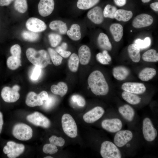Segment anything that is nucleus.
Wrapping results in <instances>:
<instances>
[{
	"mask_svg": "<svg viewBox=\"0 0 158 158\" xmlns=\"http://www.w3.org/2000/svg\"><path fill=\"white\" fill-rule=\"evenodd\" d=\"M42 150L45 153L53 154L56 153L58 150L56 145L50 143L44 145Z\"/></svg>",
	"mask_w": 158,
	"mask_h": 158,
	"instance_id": "obj_41",
	"label": "nucleus"
},
{
	"mask_svg": "<svg viewBox=\"0 0 158 158\" xmlns=\"http://www.w3.org/2000/svg\"><path fill=\"white\" fill-rule=\"evenodd\" d=\"M44 158H53V157L50 156H47L44 157Z\"/></svg>",
	"mask_w": 158,
	"mask_h": 158,
	"instance_id": "obj_56",
	"label": "nucleus"
},
{
	"mask_svg": "<svg viewBox=\"0 0 158 158\" xmlns=\"http://www.w3.org/2000/svg\"><path fill=\"white\" fill-rule=\"evenodd\" d=\"M10 51L12 56L20 59L21 49L19 45L15 44L12 46L10 49Z\"/></svg>",
	"mask_w": 158,
	"mask_h": 158,
	"instance_id": "obj_44",
	"label": "nucleus"
},
{
	"mask_svg": "<svg viewBox=\"0 0 158 158\" xmlns=\"http://www.w3.org/2000/svg\"><path fill=\"white\" fill-rule=\"evenodd\" d=\"M140 49L135 43L131 44L128 48L129 56L132 60L135 63L138 62L140 59Z\"/></svg>",
	"mask_w": 158,
	"mask_h": 158,
	"instance_id": "obj_22",
	"label": "nucleus"
},
{
	"mask_svg": "<svg viewBox=\"0 0 158 158\" xmlns=\"http://www.w3.org/2000/svg\"><path fill=\"white\" fill-rule=\"evenodd\" d=\"M87 83L92 92L97 95H105L108 93L109 87L101 72L95 70L89 75Z\"/></svg>",
	"mask_w": 158,
	"mask_h": 158,
	"instance_id": "obj_1",
	"label": "nucleus"
},
{
	"mask_svg": "<svg viewBox=\"0 0 158 158\" xmlns=\"http://www.w3.org/2000/svg\"><path fill=\"white\" fill-rule=\"evenodd\" d=\"M97 42L99 47L104 50L109 51L112 49V46L108 36L103 33L99 34Z\"/></svg>",
	"mask_w": 158,
	"mask_h": 158,
	"instance_id": "obj_25",
	"label": "nucleus"
},
{
	"mask_svg": "<svg viewBox=\"0 0 158 158\" xmlns=\"http://www.w3.org/2000/svg\"><path fill=\"white\" fill-rule=\"evenodd\" d=\"M49 55L54 65L56 66L60 65L62 62L63 58L53 49L49 48L48 49Z\"/></svg>",
	"mask_w": 158,
	"mask_h": 158,
	"instance_id": "obj_34",
	"label": "nucleus"
},
{
	"mask_svg": "<svg viewBox=\"0 0 158 158\" xmlns=\"http://www.w3.org/2000/svg\"><path fill=\"white\" fill-rule=\"evenodd\" d=\"M25 25L29 31L35 32H42L47 28V25L43 21L35 17H31L28 19Z\"/></svg>",
	"mask_w": 158,
	"mask_h": 158,
	"instance_id": "obj_14",
	"label": "nucleus"
},
{
	"mask_svg": "<svg viewBox=\"0 0 158 158\" xmlns=\"http://www.w3.org/2000/svg\"><path fill=\"white\" fill-rule=\"evenodd\" d=\"M78 57L79 62L82 65H86L89 62L91 57V52L87 46H81L78 50Z\"/></svg>",
	"mask_w": 158,
	"mask_h": 158,
	"instance_id": "obj_18",
	"label": "nucleus"
},
{
	"mask_svg": "<svg viewBox=\"0 0 158 158\" xmlns=\"http://www.w3.org/2000/svg\"><path fill=\"white\" fill-rule=\"evenodd\" d=\"M153 17L150 15L142 13L137 16L132 23L133 26L136 28H140L149 26L153 23Z\"/></svg>",
	"mask_w": 158,
	"mask_h": 158,
	"instance_id": "obj_15",
	"label": "nucleus"
},
{
	"mask_svg": "<svg viewBox=\"0 0 158 158\" xmlns=\"http://www.w3.org/2000/svg\"><path fill=\"white\" fill-rule=\"evenodd\" d=\"M142 60L146 62H154L158 61V53L154 49H149L142 55Z\"/></svg>",
	"mask_w": 158,
	"mask_h": 158,
	"instance_id": "obj_31",
	"label": "nucleus"
},
{
	"mask_svg": "<svg viewBox=\"0 0 158 158\" xmlns=\"http://www.w3.org/2000/svg\"><path fill=\"white\" fill-rule=\"evenodd\" d=\"M151 40L149 37H146L144 40L137 39L135 41V43L137 44L140 49H143L149 47L150 44Z\"/></svg>",
	"mask_w": 158,
	"mask_h": 158,
	"instance_id": "obj_40",
	"label": "nucleus"
},
{
	"mask_svg": "<svg viewBox=\"0 0 158 158\" xmlns=\"http://www.w3.org/2000/svg\"><path fill=\"white\" fill-rule=\"evenodd\" d=\"M12 133L16 139L20 140L26 141L32 138L33 131L32 128L28 125L23 123H19L13 127Z\"/></svg>",
	"mask_w": 158,
	"mask_h": 158,
	"instance_id": "obj_5",
	"label": "nucleus"
},
{
	"mask_svg": "<svg viewBox=\"0 0 158 158\" xmlns=\"http://www.w3.org/2000/svg\"><path fill=\"white\" fill-rule=\"evenodd\" d=\"M14 7L17 11L20 13H25L28 9V5L26 0H15Z\"/></svg>",
	"mask_w": 158,
	"mask_h": 158,
	"instance_id": "obj_37",
	"label": "nucleus"
},
{
	"mask_svg": "<svg viewBox=\"0 0 158 158\" xmlns=\"http://www.w3.org/2000/svg\"><path fill=\"white\" fill-rule=\"evenodd\" d=\"M62 128L64 133L72 138L77 135L78 129L76 123L73 117L69 114H64L61 118Z\"/></svg>",
	"mask_w": 158,
	"mask_h": 158,
	"instance_id": "obj_4",
	"label": "nucleus"
},
{
	"mask_svg": "<svg viewBox=\"0 0 158 158\" xmlns=\"http://www.w3.org/2000/svg\"><path fill=\"white\" fill-rule=\"evenodd\" d=\"M109 29L114 40L116 42L120 41L123 35L122 25L119 23H113L110 25Z\"/></svg>",
	"mask_w": 158,
	"mask_h": 158,
	"instance_id": "obj_23",
	"label": "nucleus"
},
{
	"mask_svg": "<svg viewBox=\"0 0 158 158\" xmlns=\"http://www.w3.org/2000/svg\"><path fill=\"white\" fill-rule=\"evenodd\" d=\"M50 28L54 30H58L61 34H65L67 31L66 24L60 20H55L51 22L49 25Z\"/></svg>",
	"mask_w": 158,
	"mask_h": 158,
	"instance_id": "obj_30",
	"label": "nucleus"
},
{
	"mask_svg": "<svg viewBox=\"0 0 158 158\" xmlns=\"http://www.w3.org/2000/svg\"><path fill=\"white\" fill-rule=\"evenodd\" d=\"M41 73V68L35 66L33 68L31 74L30 78L33 80H36L38 79L39 78Z\"/></svg>",
	"mask_w": 158,
	"mask_h": 158,
	"instance_id": "obj_45",
	"label": "nucleus"
},
{
	"mask_svg": "<svg viewBox=\"0 0 158 158\" xmlns=\"http://www.w3.org/2000/svg\"><path fill=\"white\" fill-rule=\"evenodd\" d=\"M3 123L4 121L3 114L0 111V134L1 133L2 129Z\"/></svg>",
	"mask_w": 158,
	"mask_h": 158,
	"instance_id": "obj_54",
	"label": "nucleus"
},
{
	"mask_svg": "<svg viewBox=\"0 0 158 158\" xmlns=\"http://www.w3.org/2000/svg\"><path fill=\"white\" fill-rule=\"evenodd\" d=\"M26 54L28 60L35 66L44 68L50 63L49 55L44 50L37 51L32 48H29L27 50Z\"/></svg>",
	"mask_w": 158,
	"mask_h": 158,
	"instance_id": "obj_2",
	"label": "nucleus"
},
{
	"mask_svg": "<svg viewBox=\"0 0 158 158\" xmlns=\"http://www.w3.org/2000/svg\"><path fill=\"white\" fill-rule=\"evenodd\" d=\"M130 73V70L128 68L123 66H116L112 69L113 77L119 81L125 80L129 75Z\"/></svg>",
	"mask_w": 158,
	"mask_h": 158,
	"instance_id": "obj_19",
	"label": "nucleus"
},
{
	"mask_svg": "<svg viewBox=\"0 0 158 158\" xmlns=\"http://www.w3.org/2000/svg\"><path fill=\"white\" fill-rule=\"evenodd\" d=\"M67 34L68 37L74 41H78L81 37L80 26L77 24H72L70 29L67 31Z\"/></svg>",
	"mask_w": 158,
	"mask_h": 158,
	"instance_id": "obj_26",
	"label": "nucleus"
},
{
	"mask_svg": "<svg viewBox=\"0 0 158 158\" xmlns=\"http://www.w3.org/2000/svg\"><path fill=\"white\" fill-rule=\"evenodd\" d=\"M100 154L103 158H121V153L118 147L112 142L105 141L101 144Z\"/></svg>",
	"mask_w": 158,
	"mask_h": 158,
	"instance_id": "obj_3",
	"label": "nucleus"
},
{
	"mask_svg": "<svg viewBox=\"0 0 158 158\" xmlns=\"http://www.w3.org/2000/svg\"><path fill=\"white\" fill-rule=\"evenodd\" d=\"M133 137V134L131 131L128 130H120L115 135L114 143L118 147H122L130 141Z\"/></svg>",
	"mask_w": 158,
	"mask_h": 158,
	"instance_id": "obj_10",
	"label": "nucleus"
},
{
	"mask_svg": "<svg viewBox=\"0 0 158 158\" xmlns=\"http://www.w3.org/2000/svg\"><path fill=\"white\" fill-rule=\"evenodd\" d=\"M121 88L124 91L136 95L142 94L146 90L145 85L142 83L139 82H125L122 84Z\"/></svg>",
	"mask_w": 158,
	"mask_h": 158,
	"instance_id": "obj_13",
	"label": "nucleus"
},
{
	"mask_svg": "<svg viewBox=\"0 0 158 158\" xmlns=\"http://www.w3.org/2000/svg\"><path fill=\"white\" fill-rule=\"evenodd\" d=\"M105 112L104 109L100 106H97L86 113L83 116V119L87 123H93L99 119Z\"/></svg>",
	"mask_w": 158,
	"mask_h": 158,
	"instance_id": "obj_12",
	"label": "nucleus"
},
{
	"mask_svg": "<svg viewBox=\"0 0 158 158\" xmlns=\"http://www.w3.org/2000/svg\"><path fill=\"white\" fill-rule=\"evenodd\" d=\"M87 16L89 19L96 24H101L104 20L103 12L102 8L99 6H95L89 10Z\"/></svg>",
	"mask_w": 158,
	"mask_h": 158,
	"instance_id": "obj_17",
	"label": "nucleus"
},
{
	"mask_svg": "<svg viewBox=\"0 0 158 158\" xmlns=\"http://www.w3.org/2000/svg\"><path fill=\"white\" fill-rule=\"evenodd\" d=\"M119 113L127 121H132L134 118L135 112L134 109L130 105L125 104L120 106L118 108Z\"/></svg>",
	"mask_w": 158,
	"mask_h": 158,
	"instance_id": "obj_20",
	"label": "nucleus"
},
{
	"mask_svg": "<svg viewBox=\"0 0 158 158\" xmlns=\"http://www.w3.org/2000/svg\"><path fill=\"white\" fill-rule=\"evenodd\" d=\"M79 63L78 56L75 53H73L68 61V67L70 71L73 72H76L78 69Z\"/></svg>",
	"mask_w": 158,
	"mask_h": 158,
	"instance_id": "obj_32",
	"label": "nucleus"
},
{
	"mask_svg": "<svg viewBox=\"0 0 158 158\" xmlns=\"http://www.w3.org/2000/svg\"><path fill=\"white\" fill-rule=\"evenodd\" d=\"M15 0H0V6H8Z\"/></svg>",
	"mask_w": 158,
	"mask_h": 158,
	"instance_id": "obj_51",
	"label": "nucleus"
},
{
	"mask_svg": "<svg viewBox=\"0 0 158 158\" xmlns=\"http://www.w3.org/2000/svg\"><path fill=\"white\" fill-rule=\"evenodd\" d=\"M151 0H142V1L143 3H147L149 2Z\"/></svg>",
	"mask_w": 158,
	"mask_h": 158,
	"instance_id": "obj_55",
	"label": "nucleus"
},
{
	"mask_svg": "<svg viewBox=\"0 0 158 158\" xmlns=\"http://www.w3.org/2000/svg\"><path fill=\"white\" fill-rule=\"evenodd\" d=\"M101 126L106 131L111 133H115L121 130L123 124L120 119L114 118L103 120L102 122Z\"/></svg>",
	"mask_w": 158,
	"mask_h": 158,
	"instance_id": "obj_11",
	"label": "nucleus"
},
{
	"mask_svg": "<svg viewBox=\"0 0 158 158\" xmlns=\"http://www.w3.org/2000/svg\"><path fill=\"white\" fill-rule=\"evenodd\" d=\"M26 118L29 122L36 126L47 128L51 125L49 119L39 112L36 111L28 115Z\"/></svg>",
	"mask_w": 158,
	"mask_h": 158,
	"instance_id": "obj_9",
	"label": "nucleus"
},
{
	"mask_svg": "<svg viewBox=\"0 0 158 158\" xmlns=\"http://www.w3.org/2000/svg\"><path fill=\"white\" fill-rule=\"evenodd\" d=\"M51 90L53 94L63 97L67 93L68 87L65 83L60 82L57 85H52L51 87Z\"/></svg>",
	"mask_w": 158,
	"mask_h": 158,
	"instance_id": "obj_27",
	"label": "nucleus"
},
{
	"mask_svg": "<svg viewBox=\"0 0 158 158\" xmlns=\"http://www.w3.org/2000/svg\"><path fill=\"white\" fill-rule=\"evenodd\" d=\"M96 58L97 61L103 65H107L109 62L105 59L102 53L99 52L96 55Z\"/></svg>",
	"mask_w": 158,
	"mask_h": 158,
	"instance_id": "obj_48",
	"label": "nucleus"
},
{
	"mask_svg": "<svg viewBox=\"0 0 158 158\" xmlns=\"http://www.w3.org/2000/svg\"><path fill=\"white\" fill-rule=\"evenodd\" d=\"M133 13L129 11L122 9L117 10L114 16V18L119 21L127 22L132 17Z\"/></svg>",
	"mask_w": 158,
	"mask_h": 158,
	"instance_id": "obj_28",
	"label": "nucleus"
},
{
	"mask_svg": "<svg viewBox=\"0 0 158 158\" xmlns=\"http://www.w3.org/2000/svg\"><path fill=\"white\" fill-rule=\"evenodd\" d=\"M55 99L53 96H49L48 99L45 101L44 103H43V108L46 109H50L54 105L55 103Z\"/></svg>",
	"mask_w": 158,
	"mask_h": 158,
	"instance_id": "obj_46",
	"label": "nucleus"
},
{
	"mask_svg": "<svg viewBox=\"0 0 158 158\" xmlns=\"http://www.w3.org/2000/svg\"><path fill=\"white\" fill-rule=\"evenodd\" d=\"M25 103L27 106L33 107L42 105L44 102L38 95L34 92H30L26 96Z\"/></svg>",
	"mask_w": 158,
	"mask_h": 158,
	"instance_id": "obj_21",
	"label": "nucleus"
},
{
	"mask_svg": "<svg viewBox=\"0 0 158 158\" xmlns=\"http://www.w3.org/2000/svg\"><path fill=\"white\" fill-rule=\"evenodd\" d=\"M103 56L106 60L109 62H110L111 60V58L107 50H104L102 53Z\"/></svg>",
	"mask_w": 158,
	"mask_h": 158,
	"instance_id": "obj_50",
	"label": "nucleus"
},
{
	"mask_svg": "<svg viewBox=\"0 0 158 158\" xmlns=\"http://www.w3.org/2000/svg\"><path fill=\"white\" fill-rule=\"evenodd\" d=\"M142 132L145 139L148 142L153 141L157 137V130L148 117L145 118L143 120Z\"/></svg>",
	"mask_w": 158,
	"mask_h": 158,
	"instance_id": "obj_6",
	"label": "nucleus"
},
{
	"mask_svg": "<svg viewBox=\"0 0 158 158\" xmlns=\"http://www.w3.org/2000/svg\"><path fill=\"white\" fill-rule=\"evenodd\" d=\"M51 143L59 147H62L65 143V140L61 137H58L56 135H52L49 139Z\"/></svg>",
	"mask_w": 158,
	"mask_h": 158,
	"instance_id": "obj_42",
	"label": "nucleus"
},
{
	"mask_svg": "<svg viewBox=\"0 0 158 158\" xmlns=\"http://www.w3.org/2000/svg\"><path fill=\"white\" fill-rule=\"evenodd\" d=\"M38 95L43 101H45L47 100L49 96L47 92L45 91H42L38 94Z\"/></svg>",
	"mask_w": 158,
	"mask_h": 158,
	"instance_id": "obj_49",
	"label": "nucleus"
},
{
	"mask_svg": "<svg viewBox=\"0 0 158 158\" xmlns=\"http://www.w3.org/2000/svg\"><path fill=\"white\" fill-rule=\"evenodd\" d=\"M117 10L115 6L107 4L105 7L103 11L104 16L105 18H114V14Z\"/></svg>",
	"mask_w": 158,
	"mask_h": 158,
	"instance_id": "obj_38",
	"label": "nucleus"
},
{
	"mask_svg": "<svg viewBox=\"0 0 158 158\" xmlns=\"http://www.w3.org/2000/svg\"><path fill=\"white\" fill-rule=\"evenodd\" d=\"M123 99L128 103L132 105H136L141 102V98L136 94L124 91L121 94Z\"/></svg>",
	"mask_w": 158,
	"mask_h": 158,
	"instance_id": "obj_29",
	"label": "nucleus"
},
{
	"mask_svg": "<svg viewBox=\"0 0 158 158\" xmlns=\"http://www.w3.org/2000/svg\"><path fill=\"white\" fill-rule=\"evenodd\" d=\"M71 98L72 101L76 103L79 106L83 107L86 104V101L84 98L80 95H73L72 96Z\"/></svg>",
	"mask_w": 158,
	"mask_h": 158,
	"instance_id": "obj_43",
	"label": "nucleus"
},
{
	"mask_svg": "<svg viewBox=\"0 0 158 158\" xmlns=\"http://www.w3.org/2000/svg\"><path fill=\"white\" fill-rule=\"evenodd\" d=\"M100 0H78L77 3L78 8L80 9L87 10L97 4Z\"/></svg>",
	"mask_w": 158,
	"mask_h": 158,
	"instance_id": "obj_33",
	"label": "nucleus"
},
{
	"mask_svg": "<svg viewBox=\"0 0 158 158\" xmlns=\"http://www.w3.org/2000/svg\"><path fill=\"white\" fill-rule=\"evenodd\" d=\"M21 35L24 40L30 42L36 41L39 37V35L37 32L30 31H24L22 32Z\"/></svg>",
	"mask_w": 158,
	"mask_h": 158,
	"instance_id": "obj_36",
	"label": "nucleus"
},
{
	"mask_svg": "<svg viewBox=\"0 0 158 158\" xmlns=\"http://www.w3.org/2000/svg\"><path fill=\"white\" fill-rule=\"evenodd\" d=\"M20 87L17 85L13 86L12 88L6 86L4 87L1 92V96L3 100L8 103L14 102L17 101L20 97L18 91Z\"/></svg>",
	"mask_w": 158,
	"mask_h": 158,
	"instance_id": "obj_8",
	"label": "nucleus"
},
{
	"mask_svg": "<svg viewBox=\"0 0 158 158\" xmlns=\"http://www.w3.org/2000/svg\"><path fill=\"white\" fill-rule=\"evenodd\" d=\"M50 44L51 47H55L58 45L61 42L62 38L59 34L52 33L48 35Z\"/></svg>",
	"mask_w": 158,
	"mask_h": 158,
	"instance_id": "obj_39",
	"label": "nucleus"
},
{
	"mask_svg": "<svg viewBox=\"0 0 158 158\" xmlns=\"http://www.w3.org/2000/svg\"><path fill=\"white\" fill-rule=\"evenodd\" d=\"M24 145L22 144L16 143L13 141H9L3 149L4 153L7 154L9 158H15L21 154L24 151Z\"/></svg>",
	"mask_w": 158,
	"mask_h": 158,
	"instance_id": "obj_7",
	"label": "nucleus"
},
{
	"mask_svg": "<svg viewBox=\"0 0 158 158\" xmlns=\"http://www.w3.org/2000/svg\"><path fill=\"white\" fill-rule=\"evenodd\" d=\"M6 64L9 69L12 70H15L20 66L21 60L20 59L12 56L8 58Z\"/></svg>",
	"mask_w": 158,
	"mask_h": 158,
	"instance_id": "obj_35",
	"label": "nucleus"
},
{
	"mask_svg": "<svg viewBox=\"0 0 158 158\" xmlns=\"http://www.w3.org/2000/svg\"><path fill=\"white\" fill-rule=\"evenodd\" d=\"M126 1L127 0H114L116 4L119 6L124 5L126 3Z\"/></svg>",
	"mask_w": 158,
	"mask_h": 158,
	"instance_id": "obj_52",
	"label": "nucleus"
},
{
	"mask_svg": "<svg viewBox=\"0 0 158 158\" xmlns=\"http://www.w3.org/2000/svg\"><path fill=\"white\" fill-rule=\"evenodd\" d=\"M150 7L151 8L155 11H158V2H156L150 4Z\"/></svg>",
	"mask_w": 158,
	"mask_h": 158,
	"instance_id": "obj_53",
	"label": "nucleus"
},
{
	"mask_svg": "<svg viewBox=\"0 0 158 158\" xmlns=\"http://www.w3.org/2000/svg\"><path fill=\"white\" fill-rule=\"evenodd\" d=\"M156 70L153 68L146 67L139 73L138 78L142 81H147L152 79L156 75Z\"/></svg>",
	"mask_w": 158,
	"mask_h": 158,
	"instance_id": "obj_24",
	"label": "nucleus"
},
{
	"mask_svg": "<svg viewBox=\"0 0 158 158\" xmlns=\"http://www.w3.org/2000/svg\"><path fill=\"white\" fill-rule=\"evenodd\" d=\"M54 6V0H40L38 5L39 13L43 17L48 16L52 12Z\"/></svg>",
	"mask_w": 158,
	"mask_h": 158,
	"instance_id": "obj_16",
	"label": "nucleus"
},
{
	"mask_svg": "<svg viewBox=\"0 0 158 158\" xmlns=\"http://www.w3.org/2000/svg\"><path fill=\"white\" fill-rule=\"evenodd\" d=\"M56 51L62 57L66 58L71 54L70 51L66 50V49L61 46H58L56 49Z\"/></svg>",
	"mask_w": 158,
	"mask_h": 158,
	"instance_id": "obj_47",
	"label": "nucleus"
}]
</instances>
